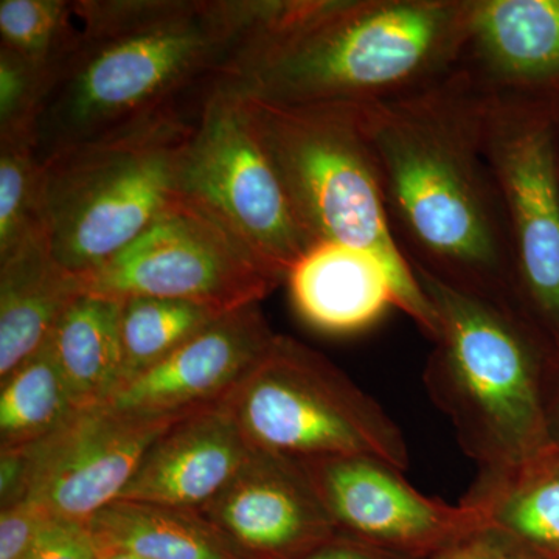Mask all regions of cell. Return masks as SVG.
Instances as JSON below:
<instances>
[{
  "label": "cell",
  "mask_w": 559,
  "mask_h": 559,
  "mask_svg": "<svg viewBox=\"0 0 559 559\" xmlns=\"http://www.w3.org/2000/svg\"><path fill=\"white\" fill-rule=\"evenodd\" d=\"M480 98L454 72L406 97L352 108L412 270L520 314L506 207L481 145Z\"/></svg>",
  "instance_id": "obj_1"
},
{
  "label": "cell",
  "mask_w": 559,
  "mask_h": 559,
  "mask_svg": "<svg viewBox=\"0 0 559 559\" xmlns=\"http://www.w3.org/2000/svg\"><path fill=\"white\" fill-rule=\"evenodd\" d=\"M79 49L38 124L40 162L224 79L283 0H75Z\"/></svg>",
  "instance_id": "obj_2"
},
{
  "label": "cell",
  "mask_w": 559,
  "mask_h": 559,
  "mask_svg": "<svg viewBox=\"0 0 559 559\" xmlns=\"http://www.w3.org/2000/svg\"><path fill=\"white\" fill-rule=\"evenodd\" d=\"M473 0H285L219 83L286 106L396 100L457 70Z\"/></svg>",
  "instance_id": "obj_3"
},
{
  "label": "cell",
  "mask_w": 559,
  "mask_h": 559,
  "mask_svg": "<svg viewBox=\"0 0 559 559\" xmlns=\"http://www.w3.org/2000/svg\"><path fill=\"white\" fill-rule=\"evenodd\" d=\"M414 272L439 320L426 389L479 477L510 473L554 450L538 331L510 308Z\"/></svg>",
  "instance_id": "obj_4"
},
{
  "label": "cell",
  "mask_w": 559,
  "mask_h": 559,
  "mask_svg": "<svg viewBox=\"0 0 559 559\" xmlns=\"http://www.w3.org/2000/svg\"><path fill=\"white\" fill-rule=\"evenodd\" d=\"M241 97L311 241L377 257L392 278L396 308L436 341L439 320L390 227L377 160L355 109Z\"/></svg>",
  "instance_id": "obj_5"
},
{
  "label": "cell",
  "mask_w": 559,
  "mask_h": 559,
  "mask_svg": "<svg viewBox=\"0 0 559 559\" xmlns=\"http://www.w3.org/2000/svg\"><path fill=\"white\" fill-rule=\"evenodd\" d=\"M198 110L165 109L43 162L40 221L66 270H98L159 215L179 191Z\"/></svg>",
  "instance_id": "obj_6"
},
{
  "label": "cell",
  "mask_w": 559,
  "mask_h": 559,
  "mask_svg": "<svg viewBox=\"0 0 559 559\" xmlns=\"http://www.w3.org/2000/svg\"><path fill=\"white\" fill-rule=\"evenodd\" d=\"M226 403L255 450L409 468L406 439L388 412L322 353L293 337L277 334Z\"/></svg>",
  "instance_id": "obj_7"
},
{
  "label": "cell",
  "mask_w": 559,
  "mask_h": 559,
  "mask_svg": "<svg viewBox=\"0 0 559 559\" xmlns=\"http://www.w3.org/2000/svg\"><path fill=\"white\" fill-rule=\"evenodd\" d=\"M480 92L481 145L506 207L518 311L559 336L557 109L550 95Z\"/></svg>",
  "instance_id": "obj_8"
},
{
  "label": "cell",
  "mask_w": 559,
  "mask_h": 559,
  "mask_svg": "<svg viewBox=\"0 0 559 559\" xmlns=\"http://www.w3.org/2000/svg\"><path fill=\"white\" fill-rule=\"evenodd\" d=\"M80 280L84 294L103 299L162 297L223 312L259 305L285 283L212 210L182 191L131 245Z\"/></svg>",
  "instance_id": "obj_9"
},
{
  "label": "cell",
  "mask_w": 559,
  "mask_h": 559,
  "mask_svg": "<svg viewBox=\"0 0 559 559\" xmlns=\"http://www.w3.org/2000/svg\"><path fill=\"white\" fill-rule=\"evenodd\" d=\"M178 190L212 210L285 283L290 267L314 246L253 128L245 98L219 81L202 98Z\"/></svg>",
  "instance_id": "obj_10"
},
{
  "label": "cell",
  "mask_w": 559,
  "mask_h": 559,
  "mask_svg": "<svg viewBox=\"0 0 559 559\" xmlns=\"http://www.w3.org/2000/svg\"><path fill=\"white\" fill-rule=\"evenodd\" d=\"M340 535L407 559H430L481 535L484 510L429 498L403 471L369 457L299 460Z\"/></svg>",
  "instance_id": "obj_11"
},
{
  "label": "cell",
  "mask_w": 559,
  "mask_h": 559,
  "mask_svg": "<svg viewBox=\"0 0 559 559\" xmlns=\"http://www.w3.org/2000/svg\"><path fill=\"white\" fill-rule=\"evenodd\" d=\"M189 414H134L109 406L76 412L50 436L20 448L27 465L24 499L57 520L87 524L120 498L151 444Z\"/></svg>",
  "instance_id": "obj_12"
},
{
  "label": "cell",
  "mask_w": 559,
  "mask_h": 559,
  "mask_svg": "<svg viewBox=\"0 0 559 559\" xmlns=\"http://www.w3.org/2000/svg\"><path fill=\"white\" fill-rule=\"evenodd\" d=\"M201 513L249 559H301L340 535L299 460L260 450Z\"/></svg>",
  "instance_id": "obj_13"
},
{
  "label": "cell",
  "mask_w": 559,
  "mask_h": 559,
  "mask_svg": "<svg viewBox=\"0 0 559 559\" xmlns=\"http://www.w3.org/2000/svg\"><path fill=\"white\" fill-rule=\"evenodd\" d=\"M275 336L260 304L227 312L168 358L124 382L103 406L178 415L219 403L245 380Z\"/></svg>",
  "instance_id": "obj_14"
},
{
  "label": "cell",
  "mask_w": 559,
  "mask_h": 559,
  "mask_svg": "<svg viewBox=\"0 0 559 559\" xmlns=\"http://www.w3.org/2000/svg\"><path fill=\"white\" fill-rule=\"evenodd\" d=\"M255 448L226 400L186 415L151 444L119 499L201 511Z\"/></svg>",
  "instance_id": "obj_15"
},
{
  "label": "cell",
  "mask_w": 559,
  "mask_h": 559,
  "mask_svg": "<svg viewBox=\"0 0 559 559\" xmlns=\"http://www.w3.org/2000/svg\"><path fill=\"white\" fill-rule=\"evenodd\" d=\"M481 91L559 87V0H473L457 70Z\"/></svg>",
  "instance_id": "obj_16"
},
{
  "label": "cell",
  "mask_w": 559,
  "mask_h": 559,
  "mask_svg": "<svg viewBox=\"0 0 559 559\" xmlns=\"http://www.w3.org/2000/svg\"><path fill=\"white\" fill-rule=\"evenodd\" d=\"M286 285L297 314L326 334L359 333L396 308L384 264L341 242L311 246L290 267Z\"/></svg>",
  "instance_id": "obj_17"
},
{
  "label": "cell",
  "mask_w": 559,
  "mask_h": 559,
  "mask_svg": "<svg viewBox=\"0 0 559 559\" xmlns=\"http://www.w3.org/2000/svg\"><path fill=\"white\" fill-rule=\"evenodd\" d=\"M83 294L80 275L53 255L44 226L0 255V380L46 344Z\"/></svg>",
  "instance_id": "obj_18"
},
{
  "label": "cell",
  "mask_w": 559,
  "mask_h": 559,
  "mask_svg": "<svg viewBox=\"0 0 559 559\" xmlns=\"http://www.w3.org/2000/svg\"><path fill=\"white\" fill-rule=\"evenodd\" d=\"M466 500L485 513V535L532 559L559 558V448L521 468L479 477Z\"/></svg>",
  "instance_id": "obj_19"
},
{
  "label": "cell",
  "mask_w": 559,
  "mask_h": 559,
  "mask_svg": "<svg viewBox=\"0 0 559 559\" xmlns=\"http://www.w3.org/2000/svg\"><path fill=\"white\" fill-rule=\"evenodd\" d=\"M87 524L106 549L145 559H249L198 510L117 499Z\"/></svg>",
  "instance_id": "obj_20"
},
{
  "label": "cell",
  "mask_w": 559,
  "mask_h": 559,
  "mask_svg": "<svg viewBox=\"0 0 559 559\" xmlns=\"http://www.w3.org/2000/svg\"><path fill=\"white\" fill-rule=\"evenodd\" d=\"M50 344L76 407L109 403L123 382L120 301L83 294L55 326Z\"/></svg>",
  "instance_id": "obj_21"
},
{
  "label": "cell",
  "mask_w": 559,
  "mask_h": 559,
  "mask_svg": "<svg viewBox=\"0 0 559 559\" xmlns=\"http://www.w3.org/2000/svg\"><path fill=\"white\" fill-rule=\"evenodd\" d=\"M55 359L50 337L0 380V450L35 443L79 412Z\"/></svg>",
  "instance_id": "obj_22"
},
{
  "label": "cell",
  "mask_w": 559,
  "mask_h": 559,
  "mask_svg": "<svg viewBox=\"0 0 559 559\" xmlns=\"http://www.w3.org/2000/svg\"><path fill=\"white\" fill-rule=\"evenodd\" d=\"M224 314L227 312L187 300L162 297H132L121 300V385L168 358Z\"/></svg>",
  "instance_id": "obj_23"
},
{
  "label": "cell",
  "mask_w": 559,
  "mask_h": 559,
  "mask_svg": "<svg viewBox=\"0 0 559 559\" xmlns=\"http://www.w3.org/2000/svg\"><path fill=\"white\" fill-rule=\"evenodd\" d=\"M81 39L73 2L2 0L0 49L11 51L57 81Z\"/></svg>",
  "instance_id": "obj_24"
},
{
  "label": "cell",
  "mask_w": 559,
  "mask_h": 559,
  "mask_svg": "<svg viewBox=\"0 0 559 559\" xmlns=\"http://www.w3.org/2000/svg\"><path fill=\"white\" fill-rule=\"evenodd\" d=\"M43 162L35 142H0V255L43 226Z\"/></svg>",
  "instance_id": "obj_25"
},
{
  "label": "cell",
  "mask_w": 559,
  "mask_h": 559,
  "mask_svg": "<svg viewBox=\"0 0 559 559\" xmlns=\"http://www.w3.org/2000/svg\"><path fill=\"white\" fill-rule=\"evenodd\" d=\"M55 80L16 55L0 49V142H35Z\"/></svg>",
  "instance_id": "obj_26"
},
{
  "label": "cell",
  "mask_w": 559,
  "mask_h": 559,
  "mask_svg": "<svg viewBox=\"0 0 559 559\" xmlns=\"http://www.w3.org/2000/svg\"><path fill=\"white\" fill-rule=\"evenodd\" d=\"M106 551L90 524L51 518L22 559H103Z\"/></svg>",
  "instance_id": "obj_27"
},
{
  "label": "cell",
  "mask_w": 559,
  "mask_h": 559,
  "mask_svg": "<svg viewBox=\"0 0 559 559\" xmlns=\"http://www.w3.org/2000/svg\"><path fill=\"white\" fill-rule=\"evenodd\" d=\"M51 516L31 500L0 507V559H22Z\"/></svg>",
  "instance_id": "obj_28"
},
{
  "label": "cell",
  "mask_w": 559,
  "mask_h": 559,
  "mask_svg": "<svg viewBox=\"0 0 559 559\" xmlns=\"http://www.w3.org/2000/svg\"><path fill=\"white\" fill-rule=\"evenodd\" d=\"M430 559H532L521 551L511 549L507 544L500 543L492 536L481 535L463 540L459 546L437 555Z\"/></svg>",
  "instance_id": "obj_29"
},
{
  "label": "cell",
  "mask_w": 559,
  "mask_h": 559,
  "mask_svg": "<svg viewBox=\"0 0 559 559\" xmlns=\"http://www.w3.org/2000/svg\"><path fill=\"white\" fill-rule=\"evenodd\" d=\"M301 559H407L367 546L348 536L336 535Z\"/></svg>",
  "instance_id": "obj_30"
},
{
  "label": "cell",
  "mask_w": 559,
  "mask_h": 559,
  "mask_svg": "<svg viewBox=\"0 0 559 559\" xmlns=\"http://www.w3.org/2000/svg\"><path fill=\"white\" fill-rule=\"evenodd\" d=\"M549 423L551 441L559 448V392L549 404Z\"/></svg>",
  "instance_id": "obj_31"
},
{
  "label": "cell",
  "mask_w": 559,
  "mask_h": 559,
  "mask_svg": "<svg viewBox=\"0 0 559 559\" xmlns=\"http://www.w3.org/2000/svg\"><path fill=\"white\" fill-rule=\"evenodd\" d=\"M103 559H145L142 557H138V555L130 554V551L108 549L106 551L105 557Z\"/></svg>",
  "instance_id": "obj_32"
}]
</instances>
